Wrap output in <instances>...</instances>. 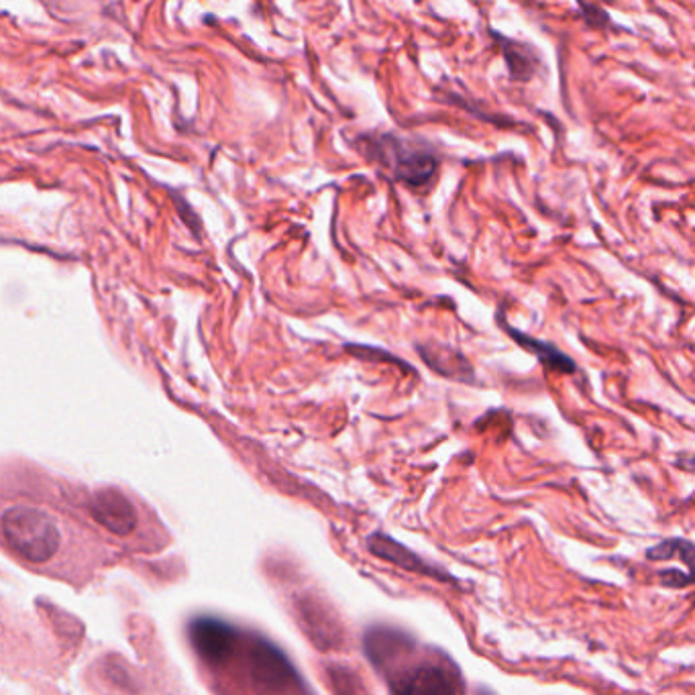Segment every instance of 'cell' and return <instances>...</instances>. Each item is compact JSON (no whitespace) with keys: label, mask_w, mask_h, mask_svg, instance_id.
Masks as SVG:
<instances>
[{"label":"cell","mask_w":695,"mask_h":695,"mask_svg":"<svg viewBox=\"0 0 695 695\" xmlns=\"http://www.w3.org/2000/svg\"><path fill=\"white\" fill-rule=\"evenodd\" d=\"M647 557L651 561H667V559H673V557H681L685 565H691V561H693V545L689 541H683V539H669V541L649 549Z\"/></svg>","instance_id":"9c48e42d"},{"label":"cell","mask_w":695,"mask_h":695,"mask_svg":"<svg viewBox=\"0 0 695 695\" xmlns=\"http://www.w3.org/2000/svg\"><path fill=\"white\" fill-rule=\"evenodd\" d=\"M661 579L665 585H671V587H685L689 585V575L687 573H681L679 569H667L661 573Z\"/></svg>","instance_id":"8fae6325"},{"label":"cell","mask_w":695,"mask_h":695,"mask_svg":"<svg viewBox=\"0 0 695 695\" xmlns=\"http://www.w3.org/2000/svg\"><path fill=\"white\" fill-rule=\"evenodd\" d=\"M74 502L19 492L0 498V545L25 565L66 579H82L102 561V549Z\"/></svg>","instance_id":"6da1fadb"},{"label":"cell","mask_w":695,"mask_h":695,"mask_svg":"<svg viewBox=\"0 0 695 695\" xmlns=\"http://www.w3.org/2000/svg\"><path fill=\"white\" fill-rule=\"evenodd\" d=\"M190 645L198 659L210 669H225L235 649L241 643L243 632L219 618H196L188 626Z\"/></svg>","instance_id":"277c9868"},{"label":"cell","mask_w":695,"mask_h":695,"mask_svg":"<svg viewBox=\"0 0 695 695\" xmlns=\"http://www.w3.org/2000/svg\"><path fill=\"white\" fill-rule=\"evenodd\" d=\"M530 56V53L526 51H520V45L518 43H510V49H506V60L510 64V72H512V78H518V80H528L532 76V58H526Z\"/></svg>","instance_id":"30bf717a"},{"label":"cell","mask_w":695,"mask_h":695,"mask_svg":"<svg viewBox=\"0 0 695 695\" xmlns=\"http://www.w3.org/2000/svg\"><path fill=\"white\" fill-rule=\"evenodd\" d=\"M508 333L514 337V341H518L524 349L532 351L534 355H537L547 367L551 369H557V371H567V373H573L575 371V363L565 355L561 353L559 349H555L551 343H543V341H537V339H532V337H526L522 335L520 331L516 329H508Z\"/></svg>","instance_id":"ba28073f"},{"label":"cell","mask_w":695,"mask_h":695,"mask_svg":"<svg viewBox=\"0 0 695 695\" xmlns=\"http://www.w3.org/2000/svg\"><path fill=\"white\" fill-rule=\"evenodd\" d=\"M243 661L249 681L259 691H302L304 681L290 659L270 640L261 636H243Z\"/></svg>","instance_id":"3957f363"},{"label":"cell","mask_w":695,"mask_h":695,"mask_svg":"<svg viewBox=\"0 0 695 695\" xmlns=\"http://www.w3.org/2000/svg\"><path fill=\"white\" fill-rule=\"evenodd\" d=\"M371 155L380 157L382 162L390 164L396 178H400L406 184L418 186L424 184L435 174L437 159L429 151H420L416 147H410L402 143L396 137H380L378 141H369Z\"/></svg>","instance_id":"5b68a950"},{"label":"cell","mask_w":695,"mask_h":695,"mask_svg":"<svg viewBox=\"0 0 695 695\" xmlns=\"http://www.w3.org/2000/svg\"><path fill=\"white\" fill-rule=\"evenodd\" d=\"M367 545H369V551L373 555L384 559V561H390L406 571H414V573L437 577V579H449V575L445 571H439L437 567L426 565L416 553H412L408 547H404L398 541H394L392 537H388V534H382V532L371 534Z\"/></svg>","instance_id":"52a82bcc"},{"label":"cell","mask_w":695,"mask_h":695,"mask_svg":"<svg viewBox=\"0 0 695 695\" xmlns=\"http://www.w3.org/2000/svg\"><path fill=\"white\" fill-rule=\"evenodd\" d=\"M365 655L396 693H455L463 691L455 663L437 649L420 651L404 630L371 626L363 636Z\"/></svg>","instance_id":"7a4b0ae2"},{"label":"cell","mask_w":695,"mask_h":695,"mask_svg":"<svg viewBox=\"0 0 695 695\" xmlns=\"http://www.w3.org/2000/svg\"><path fill=\"white\" fill-rule=\"evenodd\" d=\"M84 506L90 510V518L115 537L133 539L135 534L143 532V514L119 490H100L92 500H84Z\"/></svg>","instance_id":"8992f818"}]
</instances>
